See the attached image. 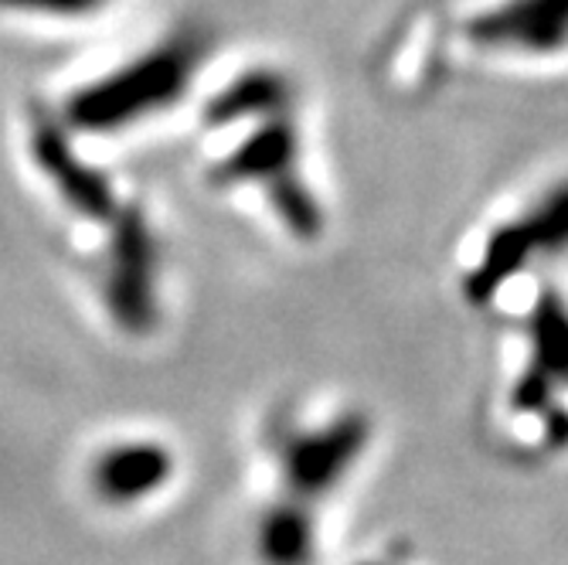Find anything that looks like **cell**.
<instances>
[{
    "instance_id": "2",
    "label": "cell",
    "mask_w": 568,
    "mask_h": 565,
    "mask_svg": "<svg viewBox=\"0 0 568 565\" xmlns=\"http://www.w3.org/2000/svg\"><path fill=\"white\" fill-rule=\"evenodd\" d=\"M487 38L528 51L558 48L568 38V0H514L487 21Z\"/></svg>"
},
{
    "instance_id": "3",
    "label": "cell",
    "mask_w": 568,
    "mask_h": 565,
    "mask_svg": "<svg viewBox=\"0 0 568 565\" xmlns=\"http://www.w3.org/2000/svg\"><path fill=\"white\" fill-rule=\"evenodd\" d=\"M0 4H11V8H38V11H62V14H75L92 8L95 0H0Z\"/></svg>"
},
{
    "instance_id": "1",
    "label": "cell",
    "mask_w": 568,
    "mask_h": 565,
    "mask_svg": "<svg viewBox=\"0 0 568 565\" xmlns=\"http://www.w3.org/2000/svg\"><path fill=\"white\" fill-rule=\"evenodd\" d=\"M184 69H187L184 56H178V51H164V56L143 62L140 69H130L126 75H120L102 89H95L92 95H85L79 102V117L116 120V117H126L133 110L150 107V102H161L181 85Z\"/></svg>"
}]
</instances>
